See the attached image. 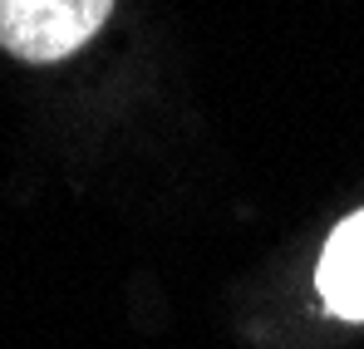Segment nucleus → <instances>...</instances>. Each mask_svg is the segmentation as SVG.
<instances>
[{"instance_id":"nucleus-1","label":"nucleus","mask_w":364,"mask_h":349,"mask_svg":"<svg viewBox=\"0 0 364 349\" xmlns=\"http://www.w3.org/2000/svg\"><path fill=\"white\" fill-rule=\"evenodd\" d=\"M114 0H0V45L25 64H55L84 50Z\"/></svg>"},{"instance_id":"nucleus-2","label":"nucleus","mask_w":364,"mask_h":349,"mask_svg":"<svg viewBox=\"0 0 364 349\" xmlns=\"http://www.w3.org/2000/svg\"><path fill=\"white\" fill-rule=\"evenodd\" d=\"M315 291L325 300L330 315L340 320H360L364 325V212L345 217L315 266Z\"/></svg>"}]
</instances>
